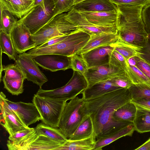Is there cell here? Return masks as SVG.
<instances>
[{"mask_svg": "<svg viewBox=\"0 0 150 150\" xmlns=\"http://www.w3.org/2000/svg\"><path fill=\"white\" fill-rule=\"evenodd\" d=\"M132 100L129 88H121L86 100L87 111L92 121L96 138L133 123L117 121L113 117L115 110Z\"/></svg>", "mask_w": 150, "mask_h": 150, "instance_id": "obj_1", "label": "cell"}, {"mask_svg": "<svg viewBox=\"0 0 150 150\" xmlns=\"http://www.w3.org/2000/svg\"><path fill=\"white\" fill-rule=\"evenodd\" d=\"M115 4L120 14L117 27L119 38L138 51L146 45L148 37L142 17L145 7Z\"/></svg>", "mask_w": 150, "mask_h": 150, "instance_id": "obj_2", "label": "cell"}, {"mask_svg": "<svg viewBox=\"0 0 150 150\" xmlns=\"http://www.w3.org/2000/svg\"><path fill=\"white\" fill-rule=\"evenodd\" d=\"M90 35L79 29L72 31L60 42L40 48H34L26 53L33 57L44 54H55L70 57L77 54L86 45Z\"/></svg>", "mask_w": 150, "mask_h": 150, "instance_id": "obj_3", "label": "cell"}, {"mask_svg": "<svg viewBox=\"0 0 150 150\" xmlns=\"http://www.w3.org/2000/svg\"><path fill=\"white\" fill-rule=\"evenodd\" d=\"M88 115L86 100L77 96L66 102L61 115L58 127L67 139L74 133L83 119Z\"/></svg>", "mask_w": 150, "mask_h": 150, "instance_id": "obj_4", "label": "cell"}, {"mask_svg": "<svg viewBox=\"0 0 150 150\" xmlns=\"http://www.w3.org/2000/svg\"><path fill=\"white\" fill-rule=\"evenodd\" d=\"M73 71L72 77L64 86L50 90L40 88L36 94L52 100L67 102L82 94L88 87L87 81L83 74L76 71Z\"/></svg>", "mask_w": 150, "mask_h": 150, "instance_id": "obj_5", "label": "cell"}, {"mask_svg": "<svg viewBox=\"0 0 150 150\" xmlns=\"http://www.w3.org/2000/svg\"><path fill=\"white\" fill-rule=\"evenodd\" d=\"M67 13H62L53 17L47 23L32 35L36 47L54 37L67 35L78 29L66 19Z\"/></svg>", "mask_w": 150, "mask_h": 150, "instance_id": "obj_6", "label": "cell"}, {"mask_svg": "<svg viewBox=\"0 0 150 150\" xmlns=\"http://www.w3.org/2000/svg\"><path fill=\"white\" fill-rule=\"evenodd\" d=\"M57 0H43L21 19L32 35L47 23L54 16Z\"/></svg>", "mask_w": 150, "mask_h": 150, "instance_id": "obj_7", "label": "cell"}, {"mask_svg": "<svg viewBox=\"0 0 150 150\" xmlns=\"http://www.w3.org/2000/svg\"><path fill=\"white\" fill-rule=\"evenodd\" d=\"M66 102L42 97L36 94L34 95L32 100V102L35 105L40 115L42 122L56 127H58Z\"/></svg>", "mask_w": 150, "mask_h": 150, "instance_id": "obj_8", "label": "cell"}, {"mask_svg": "<svg viewBox=\"0 0 150 150\" xmlns=\"http://www.w3.org/2000/svg\"><path fill=\"white\" fill-rule=\"evenodd\" d=\"M62 144L38 133L35 129L19 142L13 143L8 140L9 150H56Z\"/></svg>", "mask_w": 150, "mask_h": 150, "instance_id": "obj_9", "label": "cell"}, {"mask_svg": "<svg viewBox=\"0 0 150 150\" xmlns=\"http://www.w3.org/2000/svg\"><path fill=\"white\" fill-rule=\"evenodd\" d=\"M0 98L12 110L22 122L26 126L41 120L39 112L35 104L32 103H26L21 101L13 102L6 98L4 93L1 92Z\"/></svg>", "mask_w": 150, "mask_h": 150, "instance_id": "obj_10", "label": "cell"}, {"mask_svg": "<svg viewBox=\"0 0 150 150\" xmlns=\"http://www.w3.org/2000/svg\"><path fill=\"white\" fill-rule=\"evenodd\" d=\"M15 61L28 81L37 85L40 88H42L43 84L48 81L47 77L40 70L33 58L26 53L17 55Z\"/></svg>", "mask_w": 150, "mask_h": 150, "instance_id": "obj_11", "label": "cell"}, {"mask_svg": "<svg viewBox=\"0 0 150 150\" xmlns=\"http://www.w3.org/2000/svg\"><path fill=\"white\" fill-rule=\"evenodd\" d=\"M66 18L68 21L77 27L78 29L86 33L90 36L103 33H117V27H101L94 25L74 8L68 12Z\"/></svg>", "mask_w": 150, "mask_h": 150, "instance_id": "obj_12", "label": "cell"}, {"mask_svg": "<svg viewBox=\"0 0 150 150\" xmlns=\"http://www.w3.org/2000/svg\"><path fill=\"white\" fill-rule=\"evenodd\" d=\"M32 35L22 23L17 22L10 36L15 50L19 54L35 48L36 43L32 39Z\"/></svg>", "mask_w": 150, "mask_h": 150, "instance_id": "obj_13", "label": "cell"}, {"mask_svg": "<svg viewBox=\"0 0 150 150\" xmlns=\"http://www.w3.org/2000/svg\"><path fill=\"white\" fill-rule=\"evenodd\" d=\"M0 124L9 135L29 127L22 122L16 113L8 106L0 98Z\"/></svg>", "mask_w": 150, "mask_h": 150, "instance_id": "obj_14", "label": "cell"}, {"mask_svg": "<svg viewBox=\"0 0 150 150\" xmlns=\"http://www.w3.org/2000/svg\"><path fill=\"white\" fill-rule=\"evenodd\" d=\"M125 73L120 68L109 63L101 66L88 68L83 75L90 87L100 81H105L116 75Z\"/></svg>", "mask_w": 150, "mask_h": 150, "instance_id": "obj_15", "label": "cell"}, {"mask_svg": "<svg viewBox=\"0 0 150 150\" xmlns=\"http://www.w3.org/2000/svg\"><path fill=\"white\" fill-rule=\"evenodd\" d=\"M33 58L38 66L52 72L69 69L70 58L66 56L48 54L38 55Z\"/></svg>", "mask_w": 150, "mask_h": 150, "instance_id": "obj_16", "label": "cell"}, {"mask_svg": "<svg viewBox=\"0 0 150 150\" xmlns=\"http://www.w3.org/2000/svg\"><path fill=\"white\" fill-rule=\"evenodd\" d=\"M90 22L101 27H117L120 14L118 9L110 11L79 12Z\"/></svg>", "mask_w": 150, "mask_h": 150, "instance_id": "obj_17", "label": "cell"}, {"mask_svg": "<svg viewBox=\"0 0 150 150\" xmlns=\"http://www.w3.org/2000/svg\"><path fill=\"white\" fill-rule=\"evenodd\" d=\"M113 50V47L111 45H104L80 54L89 68L109 63V54Z\"/></svg>", "mask_w": 150, "mask_h": 150, "instance_id": "obj_18", "label": "cell"}, {"mask_svg": "<svg viewBox=\"0 0 150 150\" xmlns=\"http://www.w3.org/2000/svg\"><path fill=\"white\" fill-rule=\"evenodd\" d=\"M74 8L79 12L106 11L117 9L110 0H74Z\"/></svg>", "mask_w": 150, "mask_h": 150, "instance_id": "obj_19", "label": "cell"}, {"mask_svg": "<svg viewBox=\"0 0 150 150\" xmlns=\"http://www.w3.org/2000/svg\"><path fill=\"white\" fill-rule=\"evenodd\" d=\"M134 131V126L132 123L98 137L93 150H101L103 147L122 137L132 136Z\"/></svg>", "mask_w": 150, "mask_h": 150, "instance_id": "obj_20", "label": "cell"}, {"mask_svg": "<svg viewBox=\"0 0 150 150\" xmlns=\"http://www.w3.org/2000/svg\"><path fill=\"white\" fill-rule=\"evenodd\" d=\"M34 0H0V6L20 19L33 8Z\"/></svg>", "mask_w": 150, "mask_h": 150, "instance_id": "obj_21", "label": "cell"}, {"mask_svg": "<svg viewBox=\"0 0 150 150\" xmlns=\"http://www.w3.org/2000/svg\"><path fill=\"white\" fill-rule=\"evenodd\" d=\"M119 38L117 33H103L91 35L86 45L77 54H80L97 47L112 44Z\"/></svg>", "mask_w": 150, "mask_h": 150, "instance_id": "obj_22", "label": "cell"}, {"mask_svg": "<svg viewBox=\"0 0 150 150\" xmlns=\"http://www.w3.org/2000/svg\"><path fill=\"white\" fill-rule=\"evenodd\" d=\"M111 78L99 82L88 87L82 93V97L85 100H88L122 88L114 85Z\"/></svg>", "mask_w": 150, "mask_h": 150, "instance_id": "obj_23", "label": "cell"}, {"mask_svg": "<svg viewBox=\"0 0 150 150\" xmlns=\"http://www.w3.org/2000/svg\"><path fill=\"white\" fill-rule=\"evenodd\" d=\"M94 134L85 139L67 141L56 150H93L96 140Z\"/></svg>", "mask_w": 150, "mask_h": 150, "instance_id": "obj_24", "label": "cell"}, {"mask_svg": "<svg viewBox=\"0 0 150 150\" xmlns=\"http://www.w3.org/2000/svg\"><path fill=\"white\" fill-rule=\"evenodd\" d=\"M94 134L93 123L88 115L82 120L73 134L68 139L70 140L85 139Z\"/></svg>", "mask_w": 150, "mask_h": 150, "instance_id": "obj_25", "label": "cell"}, {"mask_svg": "<svg viewBox=\"0 0 150 150\" xmlns=\"http://www.w3.org/2000/svg\"><path fill=\"white\" fill-rule=\"evenodd\" d=\"M137 110L135 105L130 101L115 110L113 115V118L117 121L133 123Z\"/></svg>", "mask_w": 150, "mask_h": 150, "instance_id": "obj_26", "label": "cell"}, {"mask_svg": "<svg viewBox=\"0 0 150 150\" xmlns=\"http://www.w3.org/2000/svg\"><path fill=\"white\" fill-rule=\"evenodd\" d=\"M35 128L39 134L60 144H63L68 139L58 127L51 126L42 122L38 124Z\"/></svg>", "mask_w": 150, "mask_h": 150, "instance_id": "obj_27", "label": "cell"}, {"mask_svg": "<svg viewBox=\"0 0 150 150\" xmlns=\"http://www.w3.org/2000/svg\"><path fill=\"white\" fill-rule=\"evenodd\" d=\"M135 130L140 133L150 132V112L137 109L133 122Z\"/></svg>", "mask_w": 150, "mask_h": 150, "instance_id": "obj_28", "label": "cell"}, {"mask_svg": "<svg viewBox=\"0 0 150 150\" xmlns=\"http://www.w3.org/2000/svg\"><path fill=\"white\" fill-rule=\"evenodd\" d=\"M0 31L10 35L12 30L17 23L16 17L9 11L4 10L0 6Z\"/></svg>", "mask_w": 150, "mask_h": 150, "instance_id": "obj_29", "label": "cell"}, {"mask_svg": "<svg viewBox=\"0 0 150 150\" xmlns=\"http://www.w3.org/2000/svg\"><path fill=\"white\" fill-rule=\"evenodd\" d=\"M0 47L1 53L6 54L10 60L15 61L17 55L14 48L10 35L0 31Z\"/></svg>", "mask_w": 150, "mask_h": 150, "instance_id": "obj_30", "label": "cell"}, {"mask_svg": "<svg viewBox=\"0 0 150 150\" xmlns=\"http://www.w3.org/2000/svg\"><path fill=\"white\" fill-rule=\"evenodd\" d=\"M25 79L18 80H13L6 78L4 76L2 81L4 88L13 95L18 96L23 92V83Z\"/></svg>", "mask_w": 150, "mask_h": 150, "instance_id": "obj_31", "label": "cell"}, {"mask_svg": "<svg viewBox=\"0 0 150 150\" xmlns=\"http://www.w3.org/2000/svg\"><path fill=\"white\" fill-rule=\"evenodd\" d=\"M109 63L124 70L126 74L130 69L128 60L114 48L109 54Z\"/></svg>", "mask_w": 150, "mask_h": 150, "instance_id": "obj_32", "label": "cell"}, {"mask_svg": "<svg viewBox=\"0 0 150 150\" xmlns=\"http://www.w3.org/2000/svg\"><path fill=\"white\" fill-rule=\"evenodd\" d=\"M111 45L127 60L131 57L137 56L139 54L136 49L124 43L119 38L117 42Z\"/></svg>", "mask_w": 150, "mask_h": 150, "instance_id": "obj_33", "label": "cell"}, {"mask_svg": "<svg viewBox=\"0 0 150 150\" xmlns=\"http://www.w3.org/2000/svg\"><path fill=\"white\" fill-rule=\"evenodd\" d=\"M132 99H150V88L141 84H132L129 88Z\"/></svg>", "mask_w": 150, "mask_h": 150, "instance_id": "obj_34", "label": "cell"}, {"mask_svg": "<svg viewBox=\"0 0 150 150\" xmlns=\"http://www.w3.org/2000/svg\"><path fill=\"white\" fill-rule=\"evenodd\" d=\"M2 70L4 71L5 73L4 76L6 78L13 80L25 79L21 70L15 63L4 66Z\"/></svg>", "mask_w": 150, "mask_h": 150, "instance_id": "obj_35", "label": "cell"}, {"mask_svg": "<svg viewBox=\"0 0 150 150\" xmlns=\"http://www.w3.org/2000/svg\"><path fill=\"white\" fill-rule=\"evenodd\" d=\"M70 58L69 69L83 75L88 71V68L81 54H76Z\"/></svg>", "mask_w": 150, "mask_h": 150, "instance_id": "obj_36", "label": "cell"}, {"mask_svg": "<svg viewBox=\"0 0 150 150\" xmlns=\"http://www.w3.org/2000/svg\"><path fill=\"white\" fill-rule=\"evenodd\" d=\"M74 2V0H57L54 16L71 10L73 8Z\"/></svg>", "mask_w": 150, "mask_h": 150, "instance_id": "obj_37", "label": "cell"}, {"mask_svg": "<svg viewBox=\"0 0 150 150\" xmlns=\"http://www.w3.org/2000/svg\"><path fill=\"white\" fill-rule=\"evenodd\" d=\"M111 79L114 85L122 88H129L133 84L126 73L116 75Z\"/></svg>", "mask_w": 150, "mask_h": 150, "instance_id": "obj_38", "label": "cell"}, {"mask_svg": "<svg viewBox=\"0 0 150 150\" xmlns=\"http://www.w3.org/2000/svg\"><path fill=\"white\" fill-rule=\"evenodd\" d=\"M115 4L136 6L143 5L145 7L150 4V0H110Z\"/></svg>", "mask_w": 150, "mask_h": 150, "instance_id": "obj_39", "label": "cell"}, {"mask_svg": "<svg viewBox=\"0 0 150 150\" xmlns=\"http://www.w3.org/2000/svg\"><path fill=\"white\" fill-rule=\"evenodd\" d=\"M136 66L150 80V64L139 55L135 56Z\"/></svg>", "mask_w": 150, "mask_h": 150, "instance_id": "obj_40", "label": "cell"}, {"mask_svg": "<svg viewBox=\"0 0 150 150\" xmlns=\"http://www.w3.org/2000/svg\"><path fill=\"white\" fill-rule=\"evenodd\" d=\"M35 129L30 128L25 130L18 132L12 135H9L8 138L10 141L13 143H17L22 139Z\"/></svg>", "mask_w": 150, "mask_h": 150, "instance_id": "obj_41", "label": "cell"}, {"mask_svg": "<svg viewBox=\"0 0 150 150\" xmlns=\"http://www.w3.org/2000/svg\"><path fill=\"white\" fill-rule=\"evenodd\" d=\"M148 37L146 45L141 48L138 51L139 56L143 59L150 64V33Z\"/></svg>", "mask_w": 150, "mask_h": 150, "instance_id": "obj_42", "label": "cell"}, {"mask_svg": "<svg viewBox=\"0 0 150 150\" xmlns=\"http://www.w3.org/2000/svg\"><path fill=\"white\" fill-rule=\"evenodd\" d=\"M131 101L135 105L137 109L150 112V99L144 98L132 99Z\"/></svg>", "mask_w": 150, "mask_h": 150, "instance_id": "obj_43", "label": "cell"}, {"mask_svg": "<svg viewBox=\"0 0 150 150\" xmlns=\"http://www.w3.org/2000/svg\"><path fill=\"white\" fill-rule=\"evenodd\" d=\"M142 17L146 30L148 33H150V4L143 8Z\"/></svg>", "mask_w": 150, "mask_h": 150, "instance_id": "obj_44", "label": "cell"}, {"mask_svg": "<svg viewBox=\"0 0 150 150\" xmlns=\"http://www.w3.org/2000/svg\"><path fill=\"white\" fill-rule=\"evenodd\" d=\"M68 35L53 38L43 43L40 45L36 47L35 48H42L54 45L60 42L64 39L67 37Z\"/></svg>", "mask_w": 150, "mask_h": 150, "instance_id": "obj_45", "label": "cell"}, {"mask_svg": "<svg viewBox=\"0 0 150 150\" xmlns=\"http://www.w3.org/2000/svg\"><path fill=\"white\" fill-rule=\"evenodd\" d=\"M135 150H150V138L142 145L135 149Z\"/></svg>", "mask_w": 150, "mask_h": 150, "instance_id": "obj_46", "label": "cell"}, {"mask_svg": "<svg viewBox=\"0 0 150 150\" xmlns=\"http://www.w3.org/2000/svg\"><path fill=\"white\" fill-rule=\"evenodd\" d=\"M128 62L129 64L131 65L136 66V61L135 57H134L129 58L128 60Z\"/></svg>", "mask_w": 150, "mask_h": 150, "instance_id": "obj_47", "label": "cell"}, {"mask_svg": "<svg viewBox=\"0 0 150 150\" xmlns=\"http://www.w3.org/2000/svg\"><path fill=\"white\" fill-rule=\"evenodd\" d=\"M43 0H34L32 5L33 8L40 4Z\"/></svg>", "mask_w": 150, "mask_h": 150, "instance_id": "obj_48", "label": "cell"}]
</instances>
